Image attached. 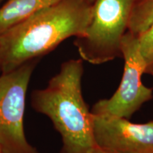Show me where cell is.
Segmentation results:
<instances>
[{
    "instance_id": "3",
    "label": "cell",
    "mask_w": 153,
    "mask_h": 153,
    "mask_svg": "<svg viewBox=\"0 0 153 153\" xmlns=\"http://www.w3.org/2000/svg\"><path fill=\"white\" fill-rule=\"evenodd\" d=\"M134 1L95 0L89 26L74 42L82 60L101 65L122 57V38L128 30Z\"/></svg>"
},
{
    "instance_id": "1",
    "label": "cell",
    "mask_w": 153,
    "mask_h": 153,
    "mask_svg": "<svg viewBox=\"0 0 153 153\" xmlns=\"http://www.w3.org/2000/svg\"><path fill=\"white\" fill-rule=\"evenodd\" d=\"M95 0H61L0 36V69L7 73L39 59L65 40L82 36L90 23Z\"/></svg>"
},
{
    "instance_id": "7",
    "label": "cell",
    "mask_w": 153,
    "mask_h": 153,
    "mask_svg": "<svg viewBox=\"0 0 153 153\" xmlns=\"http://www.w3.org/2000/svg\"><path fill=\"white\" fill-rule=\"evenodd\" d=\"M61 0H8L0 7V36L42 9Z\"/></svg>"
},
{
    "instance_id": "8",
    "label": "cell",
    "mask_w": 153,
    "mask_h": 153,
    "mask_svg": "<svg viewBox=\"0 0 153 153\" xmlns=\"http://www.w3.org/2000/svg\"><path fill=\"white\" fill-rule=\"evenodd\" d=\"M152 25L153 0H135L129 19V31L140 36Z\"/></svg>"
},
{
    "instance_id": "4",
    "label": "cell",
    "mask_w": 153,
    "mask_h": 153,
    "mask_svg": "<svg viewBox=\"0 0 153 153\" xmlns=\"http://www.w3.org/2000/svg\"><path fill=\"white\" fill-rule=\"evenodd\" d=\"M39 59L0 74V144L4 153H39L26 139L24 129L26 95Z\"/></svg>"
},
{
    "instance_id": "10",
    "label": "cell",
    "mask_w": 153,
    "mask_h": 153,
    "mask_svg": "<svg viewBox=\"0 0 153 153\" xmlns=\"http://www.w3.org/2000/svg\"><path fill=\"white\" fill-rule=\"evenodd\" d=\"M88 153H106V152H104V150H101V149L98 148V147L96 146L95 148H94L92 150L89 151Z\"/></svg>"
},
{
    "instance_id": "6",
    "label": "cell",
    "mask_w": 153,
    "mask_h": 153,
    "mask_svg": "<svg viewBox=\"0 0 153 153\" xmlns=\"http://www.w3.org/2000/svg\"><path fill=\"white\" fill-rule=\"evenodd\" d=\"M92 127L96 146L106 153H153V120L134 123L127 118L92 114Z\"/></svg>"
},
{
    "instance_id": "9",
    "label": "cell",
    "mask_w": 153,
    "mask_h": 153,
    "mask_svg": "<svg viewBox=\"0 0 153 153\" xmlns=\"http://www.w3.org/2000/svg\"><path fill=\"white\" fill-rule=\"evenodd\" d=\"M138 38L140 52L145 63V74L153 76V25Z\"/></svg>"
},
{
    "instance_id": "13",
    "label": "cell",
    "mask_w": 153,
    "mask_h": 153,
    "mask_svg": "<svg viewBox=\"0 0 153 153\" xmlns=\"http://www.w3.org/2000/svg\"><path fill=\"white\" fill-rule=\"evenodd\" d=\"M0 74H1V69H0Z\"/></svg>"
},
{
    "instance_id": "11",
    "label": "cell",
    "mask_w": 153,
    "mask_h": 153,
    "mask_svg": "<svg viewBox=\"0 0 153 153\" xmlns=\"http://www.w3.org/2000/svg\"><path fill=\"white\" fill-rule=\"evenodd\" d=\"M0 153H4L2 150V148H1V145L0 144Z\"/></svg>"
},
{
    "instance_id": "5",
    "label": "cell",
    "mask_w": 153,
    "mask_h": 153,
    "mask_svg": "<svg viewBox=\"0 0 153 153\" xmlns=\"http://www.w3.org/2000/svg\"><path fill=\"white\" fill-rule=\"evenodd\" d=\"M124 60L123 72L117 90L110 98L101 99L94 104L91 112L129 119L145 103L153 99V89L143 84L145 63L140 52L138 36L128 30L121 41Z\"/></svg>"
},
{
    "instance_id": "12",
    "label": "cell",
    "mask_w": 153,
    "mask_h": 153,
    "mask_svg": "<svg viewBox=\"0 0 153 153\" xmlns=\"http://www.w3.org/2000/svg\"><path fill=\"white\" fill-rule=\"evenodd\" d=\"M2 1H3V0H0V3H1Z\"/></svg>"
},
{
    "instance_id": "2",
    "label": "cell",
    "mask_w": 153,
    "mask_h": 153,
    "mask_svg": "<svg viewBox=\"0 0 153 153\" xmlns=\"http://www.w3.org/2000/svg\"><path fill=\"white\" fill-rule=\"evenodd\" d=\"M83 60L71 59L62 63L45 89L31 94V106L48 116L62 139L59 153H88L95 148L92 114L82 90Z\"/></svg>"
}]
</instances>
